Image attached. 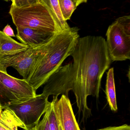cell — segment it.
<instances>
[{"label":"cell","mask_w":130,"mask_h":130,"mask_svg":"<svg viewBox=\"0 0 130 130\" xmlns=\"http://www.w3.org/2000/svg\"><path fill=\"white\" fill-rule=\"evenodd\" d=\"M71 56L73 68L71 91L76 97L78 111L84 119L91 114L87 97L99 98L102 77L111 61L105 39L100 36L79 38Z\"/></svg>","instance_id":"1"},{"label":"cell","mask_w":130,"mask_h":130,"mask_svg":"<svg viewBox=\"0 0 130 130\" xmlns=\"http://www.w3.org/2000/svg\"><path fill=\"white\" fill-rule=\"evenodd\" d=\"M77 27L55 34L36 59L26 81L36 91L71 56L79 35Z\"/></svg>","instance_id":"2"},{"label":"cell","mask_w":130,"mask_h":130,"mask_svg":"<svg viewBox=\"0 0 130 130\" xmlns=\"http://www.w3.org/2000/svg\"><path fill=\"white\" fill-rule=\"evenodd\" d=\"M9 13L17 28L36 29L53 34L59 33L44 0H35L33 3L20 8L10 7Z\"/></svg>","instance_id":"3"},{"label":"cell","mask_w":130,"mask_h":130,"mask_svg":"<svg viewBox=\"0 0 130 130\" xmlns=\"http://www.w3.org/2000/svg\"><path fill=\"white\" fill-rule=\"evenodd\" d=\"M106 43L111 61L130 59V16L118 18L110 25L106 33Z\"/></svg>","instance_id":"4"},{"label":"cell","mask_w":130,"mask_h":130,"mask_svg":"<svg viewBox=\"0 0 130 130\" xmlns=\"http://www.w3.org/2000/svg\"><path fill=\"white\" fill-rule=\"evenodd\" d=\"M49 102L48 98L40 94L25 102L12 104L8 106L22 122L27 130L38 124L46 112Z\"/></svg>","instance_id":"5"},{"label":"cell","mask_w":130,"mask_h":130,"mask_svg":"<svg viewBox=\"0 0 130 130\" xmlns=\"http://www.w3.org/2000/svg\"><path fill=\"white\" fill-rule=\"evenodd\" d=\"M73 76V63L61 67L48 79L40 95L44 98L50 95L58 97L60 95L68 97V93L72 89Z\"/></svg>","instance_id":"6"},{"label":"cell","mask_w":130,"mask_h":130,"mask_svg":"<svg viewBox=\"0 0 130 130\" xmlns=\"http://www.w3.org/2000/svg\"><path fill=\"white\" fill-rule=\"evenodd\" d=\"M45 44L38 47H29L13 55L0 57V71L7 73V68L12 67L18 71L23 79L26 80L30 74L36 57Z\"/></svg>","instance_id":"7"},{"label":"cell","mask_w":130,"mask_h":130,"mask_svg":"<svg viewBox=\"0 0 130 130\" xmlns=\"http://www.w3.org/2000/svg\"><path fill=\"white\" fill-rule=\"evenodd\" d=\"M52 102L57 121L62 130H80L68 97L62 95L58 99L53 96Z\"/></svg>","instance_id":"8"},{"label":"cell","mask_w":130,"mask_h":130,"mask_svg":"<svg viewBox=\"0 0 130 130\" xmlns=\"http://www.w3.org/2000/svg\"><path fill=\"white\" fill-rule=\"evenodd\" d=\"M0 84L21 102L31 99L37 95L36 91L26 80L15 78L7 73L1 71Z\"/></svg>","instance_id":"9"},{"label":"cell","mask_w":130,"mask_h":130,"mask_svg":"<svg viewBox=\"0 0 130 130\" xmlns=\"http://www.w3.org/2000/svg\"><path fill=\"white\" fill-rule=\"evenodd\" d=\"M17 39L29 47H37L47 43L55 34L31 28H17Z\"/></svg>","instance_id":"10"},{"label":"cell","mask_w":130,"mask_h":130,"mask_svg":"<svg viewBox=\"0 0 130 130\" xmlns=\"http://www.w3.org/2000/svg\"><path fill=\"white\" fill-rule=\"evenodd\" d=\"M29 47L6 35L0 30V57L13 55Z\"/></svg>","instance_id":"11"},{"label":"cell","mask_w":130,"mask_h":130,"mask_svg":"<svg viewBox=\"0 0 130 130\" xmlns=\"http://www.w3.org/2000/svg\"><path fill=\"white\" fill-rule=\"evenodd\" d=\"M27 130L22 122L9 108L3 109L0 113V130Z\"/></svg>","instance_id":"12"},{"label":"cell","mask_w":130,"mask_h":130,"mask_svg":"<svg viewBox=\"0 0 130 130\" xmlns=\"http://www.w3.org/2000/svg\"><path fill=\"white\" fill-rule=\"evenodd\" d=\"M54 18L58 32L68 31L71 27L64 19L59 7L58 0H44Z\"/></svg>","instance_id":"13"},{"label":"cell","mask_w":130,"mask_h":130,"mask_svg":"<svg viewBox=\"0 0 130 130\" xmlns=\"http://www.w3.org/2000/svg\"><path fill=\"white\" fill-rule=\"evenodd\" d=\"M106 94L108 103L111 110L116 111L118 109V107L113 68H110L107 73L106 84Z\"/></svg>","instance_id":"14"},{"label":"cell","mask_w":130,"mask_h":130,"mask_svg":"<svg viewBox=\"0 0 130 130\" xmlns=\"http://www.w3.org/2000/svg\"><path fill=\"white\" fill-rule=\"evenodd\" d=\"M87 2L86 0H58L61 13L64 19L67 21L70 19L77 6Z\"/></svg>","instance_id":"15"},{"label":"cell","mask_w":130,"mask_h":130,"mask_svg":"<svg viewBox=\"0 0 130 130\" xmlns=\"http://www.w3.org/2000/svg\"><path fill=\"white\" fill-rule=\"evenodd\" d=\"M48 124L50 130H59V126L56 119L52 101L48 104Z\"/></svg>","instance_id":"16"},{"label":"cell","mask_w":130,"mask_h":130,"mask_svg":"<svg viewBox=\"0 0 130 130\" xmlns=\"http://www.w3.org/2000/svg\"><path fill=\"white\" fill-rule=\"evenodd\" d=\"M50 103V102H49ZM48 111L47 109L41 121L30 130H50L48 124Z\"/></svg>","instance_id":"17"},{"label":"cell","mask_w":130,"mask_h":130,"mask_svg":"<svg viewBox=\"0 0 130 130\" xmlns=\"http://www.w3.org/2000/svg\"><path fill=\"white\" fill-rule=\"evenodd\" d=\"M35 0H13L12 1L11 7L20 8L30 5L35 2Z\"/></svg>","instance_id":"18"},{"label":"cell","mask_w":130,"mask_h":130,"mask_svg":"<svg viewBox=\"0 0 130 130\" xmlns=\"http://www.w3.org/2000/svg\"><path fill=\"white\" fill-rule=\"evenodd\" d=\"M98 130H130V126L129 125L125 124L120 126L107 127Z\"/></svg>","instance_id":"19"},{"label":"cell","mask_w":130,"mask_h":130,"mask_svg":"<svg viewBox=\"0 0 130 130\" xmlns=\"http://www.w3.org/2000/svg\"><path fill=\"white\" fill-rule=\"evenodd\" d=\"M2 31L3 32V33L5 34L7 36H9V37H15V35L14 34V31H13V29L12 28V27H11L10 25L9 24L7 25L3 29V31Z\"/></svg>","instance_id":"20"},{"label":"cell","mask_w":130,"mask_h":130,"mask_svg":"<svg viewBox=\"0 0 130 130\" xmlns=\"http://www.w3.org/2000/svg\"><path fill=\"white\" fill-rule=\"evenodd\" d=\"M3 107H2V106H1V105H0V113H1V111H2V110H3Z\"/></svg>","instance_id":"21"},{"label":"cell","mask_w":130,"mask_h":130,"mask_svg":"<svg viewBox=\"0 0 130 130\" xmlns=\"http://www.w3.org/2000/svg\"><path fill=\"white\" fill-rule=\"evenodd\" d=\"M58 126H59V130H62L60 126V125H58Z\"/></svg>","instance_id":"22"}]
</instances>
